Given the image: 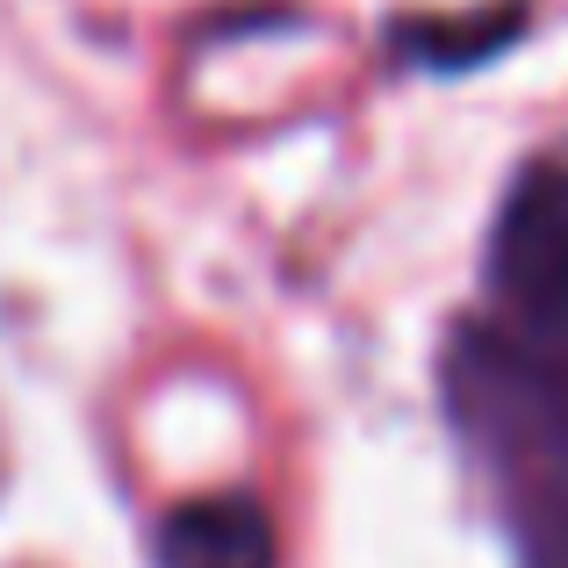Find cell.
<instances>
[{"instance_id":"cell-1","label":"cell","mask_w":568,"mask_h":568,"mask_svg":"<svg viewBox=\"0 0 568 568\" xmlns=\"http://www.w3.org/2000/svg\"><path fill=\"white\" fill-rule=\"evenodd\" d=\"M159 561L166 568H274L281 540L266 504L252 497H194L159 526Z\"/></svg>"}]
</instances>
